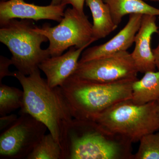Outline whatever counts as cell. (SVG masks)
<instances>
[{"mask_svg":"<svg viewBox=\"0 0 159 159\" xmlns=\"http://www.w3.org/2000/svg\"><path fill=\"white\" fill-rule=\"evenodd\" d=\"M24 92L20 111L46 125L63 151L67 132L74 118L59 87L52 88L41 76L39 69L26 76L17 71L14 77Z\"/></svg>","mask_w":159,"mask_h":159,"instance_id":"6da1fadb","label":"cell"},{"mask_svg":"<svg viewBox=\"0 0 159 159\" xmlns=\"http://www.w3.org/2000/svg\"><path fill=\"white\" fill-rule=\"evenodd\" d=\"M132 143L96 121L74 119L66 135L63 159H133Z\"/></svg>","mask_w":159,"mask_h":159,"instance_id":"7a4b0ae2","label":"cell"},{"mask_svg":"<svg viewBox=\"0 0 159 159\" xmlns=\"http://www.w3.org/2000/svg\"><path fill=\"white\" fill-rule=\"evenodd\" d=\"M134 81L103 83L71 76L59 87L74 119L95 121L116 103L131 99Z\"/></svg>","mask_w":159,"mask_h":159,"instance_id":"3957f363","label":"cell"},{"mask_svg":"<svg viewBox=\"0 0 159 159\" xmlns=\"http://www.w3.org/2000/svg\"><path fill=\"white\" fill-rule=\"evenodd\" d=\"M114 133L128 139L132 143L159 130V114L157 101L136 104L131 99L113 105L95 121Z\"/></svg>","mask_w":159,"mask_h":159,"instance_id":"277c9868","label":"cell"},{"mask_svg":"<svg viewBox=\"0 0 159 159\" xmlns=\"http://www.w3.org/2000/svg\"><path fill=\"white\" fill-rule=\"evenodd\" d=\"M34 27L31 20L13 19L0 29V41L11 52L12 65L26 76L39 69L40 64L51 57L48 49L41 48L48 39L34 31Z\"/></svg>","mask_w":159,"mask_h":159,"instance_id":"5b68a950","label":"cell"},{"mask_svg":"<svg viewBox=\"0 0 159 159\" xmlns=\"http://www.w3.org/2000/svg\"><path fill=\"white\" fill-rule=\"evenodd\" d=\"M59 25L51 27L45 24L42 28L35 26L34 30L43 34L49 41L48 49L51 57L59 56L69 48L87 47L96 41L93 36V25L84 13L69 8Z\"/></svg>","mask_w":159,"mask_h":159,"instance_id":"8992f818","label":"cell"},{"mask_svg":"<svg viewBox=\"0 0 159 159\" xmlns=\"http://www.w3.org/2000/svg\"><path fill=\"white\" fill-rule=\"evenodd\" d=\"M16 122L0 136V158L27 159L46 134L45 125L20 111Z\"/></svg>","mask_w":159,"mask_h":159,"instance_id":"52a82bcc","label":"cell"},{"mask_svg":"<svg viewBox=\"0 0 159 159\" xmlns=\"http://www.w3.org/2000/svg\"><path fill=\"white\" fill-rule=\"evenodd\" d=\"M138 73L131 53L125 51L79 63L72 76L94 82L109 83L137 80Z\"/></svg>","mask_w":159,"mask_h":159,"instance_id":"ba28073f","label":"cell"},{"mask_svg":"<svg viewBox=\"0 0 159 159\" xmlns=\"http://www.w3.org/2000/svg\"><path fill=\"white\" fill-rule=\"evenodd\" d=\"M66 6H39L26 3L24 0H1L0 25L13 19L50 20L60 22L64 15Z\"/></svg>","mask_w":159,"mask_h":159,"instance_id":"9c48e42d","label":"cell"},{"mask_svg":"<svg viewBox=\"0 0 159 159\" xmlns=\"http://www.w3.org/2000/svg\"><path fill=\"white\" fill-rule=\"evenodd\" d=\"M142 16L141 14L129 15L127 24L116 35L104 43L83 51L79 63L127 51L134 42L135 37L141 26Z\"/></svg>","mask_w":159,"mask_h":159,"instance_id":"30bf717a","label":"cell"},{"mask_svg":"<svg viewBox=\"0 0 159 159\" xmlns=\"http://www.w3.org/2000/svg\"><path fill=\"white\" fill-rule=\"evenodd\" d=\"M156 16L143 15L141 26L135 37L134 48L131 55L139 73L145 74L156 71V65L151 48L152 35L159 31Z\"/></svg>","mask_w":159,"mask_h":159,"instance_id":"8fae6325","label":"cell"},{"mask_svg":"<svg viewBox=\"0 0 159 159\" xmlns=\"http://www.w3.org/2000/svg\"><path fill=\"white\" fill-rule=\"evenodd\" d=\"M87 47L70 48L65 54L48 57L40 64L39 68L47 77L48 84L52 88L61 86L77 70L79 58Z\"/></svg>","mask_w":159,"mask_h":159,"instance_id":"7c38bea8","label":"cell"},{"mask_svg":"<svg viewBox=\"0 0 159 159\" xmlns=\"http://www.w3.org/2000/svg\"><path fill=\"white\" fill-rule=\"evenodd\" d=\"M93 16V36L96 41L104 38L116 29L110 10L103 0H85Z\"/></svg>","mask_w":159,"mask_h":159,"instance_id":"4fadbf2b","label":"cell"},{"mask_svg":"<svg viewBox=\"0 0 159 159\" xmlns=\"http://www.w3.org/2000/svg\"><path fill=\"white\" fill-rule=\"evenodd\" d=\"M110 10L114 22L117 25L127 15L141 14L159 16V9L143 0H103Z\"/></svg>","mask_w":159,"mask_h":159,"instance_id":"5bb4252c","label":"cell"},{"mask_svg":"<svg viewBox=\"0 0 159 159\" xmlns=\"http://www.w3.org/2000/svg\"><path fill=\"white\" fill-rule=\"evenodd\" d=\"M158 99L159 70L146 72L133 83L131 100L134 103L142 105Z\"/></svg>","mask_w":159,"mask_h":159,"instance_id":"9a60e30c","label":"cell"},{"mask_svg":"<svg viewBox=\"0 0 159 159\" xmlns=\"http://www.w3.org/2000/svg\"><path fill=\"white\" fill-rule=\"evenodd\" d=\"M23 90L0 84V116L11 113L21 108L23 104Z\"/></svg>","mask_w":159,"mask_h":159,"instance_id":"2e32d148","label":"cell"},{"mask_svg":"<svg viewBox=\"0 0 159 159\" xmlns=\"http://www.w3.org/2000/svg\"><path fill=\"white\" fill-rule=\"evenodd\" d=\"M27 159H63L62 149L50 133L44 136Z\"/></svg>","mask_w":159,"mask_h":159,"instance_id":"e0dca14e","label":"cell"},{"mask_svg":"<svg viewBox=\"0 0 159 159\" xmlns=\"http://www.w3.org/2000/svg\"><path fill=\"white\" fill-rule=\"evenodd\" d=\"M156 132L142 137L133 159H159V132Z\"/></svg>","mask_w":159,"mask_h":159,"instance_id":"ac0fdd59","label":"cell"},{"mask_svg":"<svg viewBox=\"0 0 159 159\" xmlns=\"http://www.w3.org/2000/svg\"><path fill=\"white\" fill-rule=\"evenodd\" d=\"M12 65L11 59L7 57L1 56L0 57V84L4 77L7 76L14 77V72H11L9 70V66Z\"/></svg>","mask_w":159,"mask_h":159,"instance_id":"d6986e66","label":"cell"},{"mask_svg":"<svg viewBox=\"0 0 159 159\" xmlns=\"http://www.w3.org/2000/svg\"><path fill=\"white\" fill-rule=\"evenodd\" d=\"M17 115L15 114L1 116L0 118V130L4 131L13 125L17 120Z\"/></svg>","mask_w":159,"mask_h":159,"instance_id":"ffe728a7","label":"cell"},{"mask_svg":"<svg viewBox=\"0 0 159 159\" xmlns=\"http://www.w3.org/2000/svg\"><path fill=\"white\" fill-rule=\"evenodd\" d=\"M85 0H62L61 5L66 6L70 4L73 8L81 13H84V6Z\"/></svg>","mask_w":159,"mask_h":159,"instance_id":"44dd1931","label":"cell"},{"mask_svg":"<svg viewBox=\"0 0 159 159\" xmlns=\"http://www.w3.org/2000/svg\"><path fill=\"white\" fill-rule=\"evenodd\" d=\"M157 34H158L159 38V27L158 33ZM152 52H153L154 57L157 68L158 69V70H159V39L158 45L156 48L152 50Z\"/></svg>","mask_w":159,"mask_h":159,"instance_id":"7402d4cb","label":"cell"},{"mask_svg":"<svg viewBox=\"0 0 159 159\" xmlns=\"http://www.w3.org/2000/svg\"><path fill=\"white\" fill-rule=\"evenodd\" d=\"M62 0H51V5L52 6H58L61 5Z\"/></svg>","mask_w":159,"mask_h":159,"instance_id":"603a6c76","label":"cell"},{"mask_svg":"<svg viewBox=\"0 0 159 159\" xmlns=\"http://www.w3.org/2000/svg\"><path fill=\"white\" fill-rule=\"evenodd\" d=\"M157 103L158 110L159 114V99L157 101Z\"/></svg>","mask_w":159,"mask_h":159,"instance_id":"cb8c5ba5","label":"cell"},{"mask_svg":"<svg viewBox=\"0 0 159 159\" xmlns=\"http://www.w3.org/2000/svg\"><path fill=\"white\" fill-rule=\"evenodd\" d=\"M145 1H152V2H159V0H145Z\"/></svg>","mask_w":159,"mask_h":159,"instance_id":"d4e9b609","label":"cell"}]
</instances>
